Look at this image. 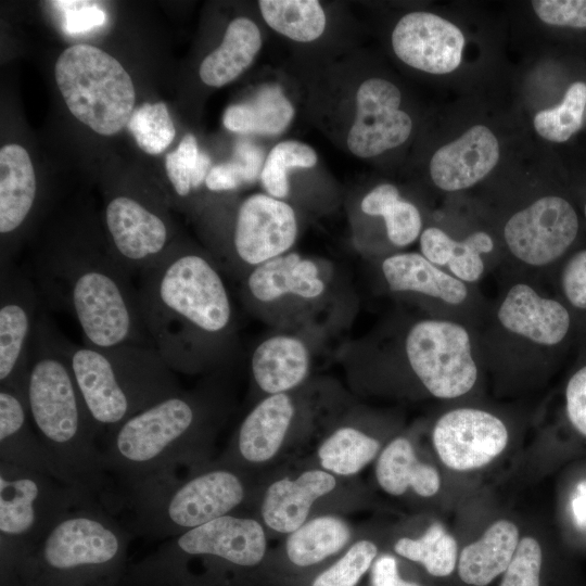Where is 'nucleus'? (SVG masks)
I'll use <instances>...</instances> for the list:
<instances>
[{
  "instance_id": "21",
  "label": "nucleus",
  "mask_w": 586,
  "mask_h": 586,
  "mask_svg": "<svg viewBox=\"0 0 586 586\" xmlns=\"http://www.w3.org/2000/svg\"><path fill=\"white\" fill-rule=\"evenodd\" d=\"M0 461L69 484L33 426L26 394L4 385H0Z\"/></svg>"
},
{
  "instance_id": "5",
  "label": "nucleus",
  "mask_w": 586,
  "mask_h": 586,
  "mask_svg": "<svg viewBox=\"0 0 586 586\" xmlns=\"http://www.w3.org/2000/svg\"><path fill=\"white\" fill-rule=\"evenodd\" d=\"M133 535L101 501L65 515L17 569L20 586H114Z\"/></svg>"
},
{
  "instance_id": "36",
  "label": "nucleus",
  "mask_w": 586,
  "mask_h": 586,
  "mask_svg": "<svg viewBox=\"0 0 586 586\" xmlns=\"http://www.w3.org/2000/svg\"><path fill=\"white\" fill-rule=\"evenodd\" d=\"M397 555L421 563L429 574L448 576L457 563V542L445 527L435 522L419 538L403 537L395 545Z\"/></svg>"
},
{
  "instance_id": "39",
  "label": "nucleus",
  "mask_w": 586,
  "mask_h": 586,
  "mask_svg": "<svg viewBox=\"0 0 586 586\" xmlns=\"http://www.w3.org/2000/svg\"><path fill=\"white\" fill-rule=\"evenodd\" d=\"M165 168L176 194L186 198L205 181L211 170V158L199 151L195 137L188 133L178 148L166 155Z\"/></svg>"
},
{
  "instance_id": "28",
  "label": "nucleus",
  "mask_w": 586,
  "mask_h": 586,
  "mask_svg": "<svg viewBox=\"0 0 586 586\" xmlns=\"http://www.w3.org/2000/svg\"><path fill=\"white\" fill-rule=\"evenodd\" d=\"M519 542V530L512 522L499 520L493 523L481 539L466 546L460 552V578L469 585H488L505 573Z\"/></svg>"
},
{
  "instance_id": "31",
  "label": "nucleus",
  "mask_w": 586,
  "mask_h": 586,
  "mask_svg": "<svg viewBox=\"0 0 586 586\" xmlns=\"http://www.w3.org/2000/svg\"><path fill=\"white\" fill-rule=\"evenodd\" d=\"M293 115L294 109L282 90L267 85L249 102L229 106L222 123L233 132L278 135L289 126Z\"/></svg>"
},
{
  "instance_id": "37",
  "label": "nucleus",
  "mask_w": 586,
  "mask_h": 586,
  "mask_svg": "<svg viewBox=\"0 0 586 586\" xmlns=\"http://www.w3.org/2000/svg\"><path fill=\"white\" fill-rule=\"evenodd\" d=\"M585 106L586 84L576 81L568 88L559 105L535 115V130L549 141L564 142L582 127Z\"/></svg>"
},
{
  "instance_id": "30",
  "label": "nucleus",
  "mask_w": 586,
  "mask_h": 586,
  "mask_svg": "<svg viewBox=\"0 0 586 586\" xmlns=\"http://www.w3.org/2000/svg\"><path fill=\"white\" fill-rule=\"evenodd\" d=\"M375 477L380 487L394 496L412 488L421 497H431L441 486L436 469L421 462L409 440L402 436L391 441L381 451L375 466Z\"/></svg>"
},
{
  "instance_id": "2",
  "label": "nucleus",
  "mask_w": 586,
  "mask_h": 586,
  "mask_svg": "<svg viewBox=\"0 0 586 586\" xmlns=\"http://www.w3.org/2000/svg\"><path fill=\"white\" fill-rule=\"evenodd\" d=\"M27 268L43 307L68 313L81 329L84 344L153 347L131 276L109 244L84 239L58 241L41 249Z\"/></svg>"
},
{
  "instance_id": "14",
  "label": "nucleus",
  "mask_w": 586,
  "mask_h": 586,
  "mask_svg": "<svg viewBox=\"0 0 586 586\" xmlns=\"http://www.w3.org/2000/svg\"><path fill=\"white\" fill-rule=\"evenodd\" d=\"M107 244L129 276L138 275L170 246V227L161 212L130 194H115L104 209Z\"/></svg>"
},
{
  "instance_id": "29",
  "label": "nucleus",
  "mask_w": 586,
  "mask_h": 586,
  "mask_svg": "<svg viewBox=\"0 0 586 586\" xmlns=\"http://www.w3.org/2000/svg\"><path fill=\"white\" fill-rule=\"evenodd\" d=\"M262 47V35L250 18L238 17L226 29L220 46L201 63V80L209 87H222L239 77L254 61Z\"/></svg>"
},
{
  "instance_id": "38",
  "label": "nucleus",
  "mask_w": 586,
  "mask_h": 586,
  "mask_svg": "<svg viewBox=\"0 0 586 586\" xmlns=\"http://www.w3.org/2000/svg\"><path fill=\"white\" fill-rule=\"evenodd\" d=\"M317 163V154L309 145L294 141H283L269 152L260 173L264 188L275 199L288 195L290 190L288 171L290 168H310Z\"/></svg>"
},
{
  "instance_id": "18",
  "label": "nucleus",
  "mask_w": 586,
  "mask_h": 586,
  "mask_svg": "<svg viewBox=\"0 0 586 586\" xmlns=\"http://www.w3.org/2000/svg\"><path fill=\"white\" fill-rule=\"evenodd\" d=\"M392 46L407 65L430 74H446L459 66L464 37L455 24L436 14L411 12L396 24Z\"/></svg>"
},
{
  "instance_id": "26",
  "label": "nucleus",
  "mask_w": 586,
  "mask_h": 586,
  "mask_svg": "<svg viewBox=\"0 0 586 586\" xmlns=\"http://www.w3.org/2000/svg\"><path fill=\"white\" fill-rule=\"evenodd\" d=\"M310 366L305 343L292 335H273L260 342L251 357L256 385L268 395L286 393L307 377Z\"/></svg>"
},
{
  "instance_id": "8",
  "label": "nucleus",
  "mask_w": 586,
  "mask_h": 586,
  "mask_svg": "<svg viewBox=\"0 0 586 586\" xmlns=\"http://www.w3.org/2000/svg\"><path fill=\"white\" fill-rule=\"evenodd\" d=\"M91 499L97 498L53 476L0 461V555L4 586L18 585L16 572L25 558L65 515Z\"/></svg>"
},
{
  "instance_id": "17",
  "label": "nucleus",
  "mask_w": 586,
  "mask_h": 586,
  "mask_svg": "<svg viewBox=\"0 0 586 586\" xmlns=\"http://www.w3.org/2000/svg\"><path fill=\"white\" fill-rule=\"evenodd\" d=\"M297 235L293 208L266 194H253L240 205L233 232L238 260L256 267L286 253Z\"/></svg>"
},
{
  "instance_id": "46",
  "label": "nucleus",
  "mask_w": 586,
  "mask_h": 586,
  "mask_svg": "<svg viewBox=\"0 0 586 586\" xmlns=\"http://www.w3.org/2000/svg\"><path fill=\"white\" fill-rule=\"evenodd\" d=\"M561 288L573 306L586 309V250L574 254L564 265Z\"/></svg>"
},
{
  "instance_id": "10",
  "label": "nucleus",
  "mask_w": 586,
  "mask_h": 586,
  "mask_svg": "<svg viewBox=\"0 0 586 586\" xmlns=\"http://www.w3.org/2000/svg\"><path fill=\"white\" fill-rule=\"evenodd\" d=\"M267 539L255 519L226 514L164 543L132 566L129 579L144 585L183 569L190 558L202 557L234 568H253L265 558Z\"/></svg>"
},
{
  "instance_id": "24",
  "label": "nucleus",
  "mask_w": 586,
  "mask_h": 586,
  "mask_svg": "<svg viewBox=\"0 0 586 586\" xmlns=\"http://www.w3.org/2000/svg\"><path fill=\"white\" fill-rule=\"evenodd\" d=\"M38 196L37 178L28 152L20 144L0 150V233L12 241L33 214Z\"/></svg>"
},
{
  "instance_id": "20",
  "label": "nucleus",
  "mask_w": 586,
  "mask_h": 586,
  "mask_svg": "<svg viewBox=\"0 0 586 586\" xmlns=\"http://www.w3.org/2000/svg\"><path fill=\"white\" fill-rule=\"evenodd\" d=\"M498 160L497 138L486 126L475 125L434 153L430 174L440 189L458 191L487 176Z\"/></svg>"
},
{
  "instance_id": "23",
  "label": "nucleus",
  "mask_w": 586,
  "mask_h": 586,
  "mask_svg": "<svg viewBox=\"0 0 586 586\" xmlns=\"http://www.w3.org/2000/svg\"><path fill=\"white\" fill-rule=\"evenodd\" d=\"M335 487L334 475L320 469L306 470L295 479H280L264 494L262 519L272 531L290 534L307 521L315 501Z\"/></svg>"
},
{
  "instance_id": "44",
  "label": "nucleus",
  "mask_w": 586,
  "mask_h": 586,
  "mask_svg": "<svg viewBox=\"0 0 586 586\" xmlns=\"http://www.w3.org/2000/svg\"><path fill=\"white\" fill-rule=\"evenodd\" d=\"M532 5L546 24L586 28V0H534Z\"/></svg>"
},
{
  "instance_id": "11",
  "label": "nucleus",
  "mask_w": 586,
  "mask_h": 586,
  "mask_svg": "<svg viewBox=\"0 0 586 586\" xmlns=\"http://www.w3.org/2000/svg\"><path fill=\"white\" fill-rule=\"evenodd\" d=\"M408 364L437 398L467 394L477 379L468 330L454 321L423 319L416 322L405 339Z\"/></svg>"
},
{
  "instance_id": "1",
  "label": "nucleus",
  "mask_w": 586,
  "mask_h": 586,
  "mask_svg": "<svg viewBox=\"0 0 586 586\" xmlns=\"http://www.w3.org/2000/svg\"><path fill=\"white\" fill-rule=\"evenodd\" d=\"M137 298L153 347L173 371L215 359L231 330V300L203 254L170 246L138 273Z\"/></svg>"
},
{
  "instance_id": "3",
  "label": "nucleus",
  "mask_w": 586,
  "mask_h": 586,
  "mask_svg": "<svg viewBox=\"0 0 586 586\" xmlns=\"http://www.w3.org/2000/svg\"><path fill=\"white\" fill-rule=\"evenodd\" d=\"M67 344L43 308L28 358V412L67 482L104 504L110 492L100 438L75 381Z\"/></svg>"
},
{
  "instance_id": "42",
  "label": "nucleus",
  "mask_w": 586,
  "mask_h": 586,
  "mask_svg": "<svg viewBox=\"0 0 586 586\" xmlns=\"http://www.w3.org/2000/svg\"><path fill=\"white\" fill-rule=\"evenodd\" d=\"M493 250L492 237L484 231H475L463 241H455L447 267L451 275L462 282H476L485 269L481 255Z\"/></svg>"
},
{
  "instance_id": "52",
  "label": "nucleus",
  "mask_w": 586,
  "mask_h": 586,
  "mask_svg": "<svg viewBox=\"0 0 586 586\" xmlns=\"http://www.w3.org/2000/svg\"><path fill=\"white\" fill-rule=\"evenodd\" d=\"M585 217H586V205H585Z\"/></svg>"
},
{
  "instance_id": "4",
  "label": "nucleus",
  "mask_w": 586,
  "mask_h": 586,
  "mask_svg": "<svg viewBox=\"0 0 586 586\" xmlns=\"http://www.w3.org/2000/svg\"><path fill=\"white\" fill-rule=\"evenodd\" d=\"M216 412L206 398L180 391L136 413L103 440L107 477L118 481L120 493L175 475L182 466L198 467L212 438Z\"/></svg>"
},
{
  "instance_id": "9",
  "label": "nucleus",
  "mask_w": 586,
  "mask_h": 586,
  "mask_svg": "<svg viewBox=\"0 0 586 586\" xmlns=\"http://www.w3.org/2000/svg\"><path fill=\"white\" fill-rule=\"evenodd\" d=\"M54 76L65 104L80 123L102 136H113L127 126L136 91L114 56L91 44H74L59 55Z\"/></svg>"
},
{
  "instance_id": "16",
  "label": "nucleus",
  "mask_w": 586,
  "mask_h": 586,
  "mask_svg": "<svg viewBox=\"0 0 586 586\" xmlns=\"http://www.w3.org/2000/svg\"><path fill=\"white\" fill-rule=\"evenodd\" d=\"M400 91L381 78L365 80L356 94V117L347 146L358 157H372L403 144L412 129L411 118L399 110Z\"/></svg>"
},
{
  "instance_id": "49",
  "label": "nucleus",
  "mask_w": 586,
  "mask_h": 586,
  "mask_svg": "<svg viewBox=\"0 0 586 586\" xmlns=\"http://www.w3.org/2000/svg\"><path fill=\"white\" fill-rule=\"evenodd\" d=\"M245 182H250L247 174L235 161L212 167L205 179V184L211 191L233 190Z\"/></svg>"
},
{
  "instance_id": "45",
  "label": "nucleus",
  "mask_w": 586,
  "mask_h": 586,
  "mask_svg": "<svg viewBox=\"0 0 586 586\" xmlns=\"http://www.w3.org/2000/svg\"><path fill=\"white\" fill-rule=\"evenodd\" d=\"M55 7L65 12L64 28L69 34L88 31L101 26L106 20L105 13L90 1H54Z\"/></svg>"
},
{
  "instance_id": "51",
  "label": "nucleus",
  "mask_w": 586,
  "mask_h": 586,
  "mask_svg": "<svg viewBox=\"0 0 586 586\" xmlns=\"http://www.w3.org/2000/svg\"><path fill=\"white\" fill-rule=\"evenodd\" d=\"M234 161L244 167L250 182H253L262 167L263 151L252 142H239L235 146Z\"/></svg>"
},
{
  "instance_id": "22",
  "label": "nucleus",
  "mask_w": 586,
  "mask_h": 586,
  "mask_svg": "<svg viewBox=\"0 0 586 586\" xmlns=\"http://www.w3.org/2000/svg\"><path fill=\"white\" fill-rule=\"evenodd\" d=\"M294 413V403L286 393L262 399L241 422L228 464H258L273 458L284 442Z\"/></svg>"
},
{
  "instance_id": "47",
  "label": "nucleus",
  "mask_w": 586,
  "mask_h": 586,
  "mask_svg": "<svg viewBox=\"0 0 586 586\" xmlns=\"http://www.w3.org/2000/svg\"><path fill=\"white\" fill-rule=\"evenodd\" d=\"M565 398L570 422L578 433L586 436V366L570 379Z\"/></svg>"
},
{
  "instance_id": "19",
  "label": "nucleus",
  "mask_w": 586,
  "mask_h": 586,
  "mask_svg": "<svg viewBox=\"0 0 586 586\" xmlns=\"http://www.w3.org/2000/svg\"><path fill=\"white\" fill-rule=\"evenodd\" d=\"M497 320L509 333L542 346L560 343L571 321L561 303L540 296L523 282L508 290L498 307Z\"/></svg>"
},
{
  "instance_id": "50",
  "label": "nucleus",
  "mask_w": 586,
  "mask_h": 586,
  "mask_svg": "<svg viewBox=\"0 0 586 586\" xmlns=\"http://www.w3.org/2000/svg\"><path fill=\"white\" fill-rule=\"evenodd\" d=\"M371 586H419L399 576L397 561L391 555L375 558L371 566Z\"/></svg>"
},
{
  "instance_id": "40",
  "label": "nucleus",
  "mask_w": 586,
  "mask_h": 586,
  "mask_svg": "<svg viewBox=\"0 0 586 586\" xmlns=\"http://www.w3.org/2000/svg\"><path fill=\"white\" fill-rule=\"evenodd\" d=\"M139 148L148 154H160L176 136L168 109L163 102L144 103L133 111L128 124Z\"/></svg>"
},
{
  "instance_id": "33",
  "label": "nucleus",
  "mask_w": 586,
  "mask_h": 586,
  "mask_svg": "<svg viewBox=\"0 0 586 586\" xmlns=\"http://www.w3.org/2000/svg\"><path fill=\"white\" fill-rule=\"evenodd\" d=\"M380 449L374 437L353 426H342L330 434L318 447L322 470L333 475L351 476L372 461Z\"/></svg>"
},
{
  "instance_id": "32",
  "label": "nucleus",
  "mask_w": 586,
  "mask_h": 586,
  "mask_svg": "<svg viewBox=\"0 0 586 586\" xmlns=\"http://www.w3.org/2000/svg\"><path fill=\"white\" fill-rule=\"evenodd\" d=\"M351 537L352 530L346 521L335 515H320L289 534L285 552L293 564L306 568L341 551Z\"/></svg>"
},
{
  "instance_id": "41",
  "label": "nucleus",
  "mask_w": 586,
  "mask_h": 586,
  "mask_svg": "<svg viewBox=\"0 0 586 586\" xmlns=\"http://www.w3.org/2000/svg\"><path fill=\"white\" fill-rule=\"evenodd\" d=\"M378 555L374 543L360 539L332 565L321 572L311 586H355L372 566Z\"/></svg>"
},
{
  "instance_id": "25",
  "label": "nucleus",
  "mask_w": 586,
  "mask_h": 586,
  "mask_svg": "<svg viewBox=\"0 0 586 586\" xmlns=\"http://www.w3.org/2000/svg\"><path fill=\"white\" fill-rule=\"evenodd\" d=\"M245 288L252 298L269 303L285 295L317 298L323 294L326 284L311 259L291 252L254 267Z\"/></svg>"
},
{
  "instance_id": "12",
  "label": "nucleus",
  "mask_w": 586,
  "mask_h": 586,
  "mask_svg": "<svg viewBox=\"0 0 586 586\" xmlns=\"http://www.w3.org/2000/svg\"><path fill=\"white\" fill-rule=\"evenodd\" d=\"M43 308L27 266L0 263V385L26 394L29 352Z\"/></svg>"
},
{
  "instance_id": "6",
  "label": "nucleus",
  "mask_w": 586,
  "mask_h": 586,
  "mask_svg": "<svg viewBox=\"0 0 586 586\" xmlns=\"http://www.w3.org/2000/svg\"><path fill=\"white\" fill-rule=\"evenodd\" d=\"M72 371L99 438L181 390L152 346L76 345L68 341Z\"/></svg>"
},
{
  "instance_id": "43",
  "label": "nucleus",
  "mask_w": 586,
  "mask_h": 586,
  "mask_svg": "<svg viewBox=\"0 0 586 586\" xmlns=\"http://www.w3.org/2000/svg\"><path fill=\"white\" fill-rule=\"evenodd\" d=\"M542 549L536 539L523 537L499 586H539Z\"/></svg>"
},
{
  "instance_id": "7",
  "label": "nucleus",
  "mask_w": 586,
  "mask_h": 586,
  "mask_svg": "<svg viewBox=\"0 0 586 586\" xmlns=\"http://www.w3.org/2000/svg\"><path fill=\"white\" fill-rule=\"evenodd\" d=\"M196 468L183 477L150 480L115 496L112 508L125 510V525L133 537L167 540L243 504L246 485L234 466Z\"/></svg>"
},
{
  "instance_id": "13",
  "label": "nucleus",
  "mask_w": 586,
  "mask_h": 586,
  "mask_svg": "<svg viewBox=\"0 0 586 586\" xmlns=\"http://www.w3.org/2000/svg\"><path fill=\"white\" fill-rule=\"evenodd\" d=\"M578 218L563 198L543 196L510 217L504 228L509 251L522 263L540 267L558 259L573 243Z\"/></svg>"
},
{
  "instance_id": "48",
  "label": "nucleus",
  "mask_w": 586,
  "mask_h": 586,
  "mask_svg": "<svg viewBox=\"0 0 586 586\" xmlns=\"http://www.w3.org/2000/svg\"><path fill=\"white\" fill-rule=\"evenodd\" d=\"M455 240L436 227H430L420 235L421 254L436 266H447Z\"/></svg>"
},
{
  "instance_id": "15",
  "label": "nucleus",
  "mask_w": 586,
  "mask_h": 586,
  "mask_svg": "<svg viewBox=\"0 0 586 586\" xmlns=\"http://www.w3.org/2000/svg\"><path fill=\"white\" fill-rule=\"evenodd\" d=\"M508 430L495 415L475 408H458L435 423L432 440L442 462L456 471L482 468L508 444Z\"/></svg>"
},
{
  "instance_id": "35",
  "label": "nucleus",
  "mask_w": 586,
  "mask_h": 586,
  "mask_svg": "<svg viewBox=\"0 0 586 586\" xmlns=\"http://www.w3.org/2000/svg\"><path fill=\"white\" fill-rule=\"evenodd\" d=\"M265 22L277 33L300 41L319 38L326 27V15L316 0H260Z\"/></svg>"
},
{
  "instance_id": "27",
  "label": "nucleus",
  "mask_w": 586,
  "mask_h": 586,
  "mask_svg": "<svg viewBox=\"0 0 586 586\" xmlns=\"http://www.w3.org/2000/svg\"><path fill=\"white\" fill-rule=\"evenodd\" d=\"M393 292H413L449 305L462 304L469 290L464 282L428 260L422 254L408 252L386 257L381 266Z\"/></svg>"
},
{
  "instance_id": "34",
  "label": "nucleus",
  "mask_w": 586,
  "mask_h": 586,
  "mask_svg": "<svg viewBox=\"0 0 586 586\" xmlns=\"http://www.w3.org/2000/svg\"><path fill=\"white\" fill-rule=\"evenodd\" d=\"M360 207L367 215L383 217L387 238L396 246H407L420 234L422 220L418 208L402 200L393 184L383 183L372 189Z\"/></svg>"
}]
</instances>
